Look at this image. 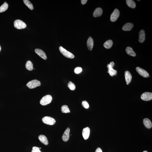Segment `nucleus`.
Masks as SVG:
<instances>
[{"label": "nucleus", "instance_id": "39448f33", "mask_svg": "<svg viewBox=\"0 0 152 152\" xmlns=\"http://www.w3.org/2000/svg\"><path fill=\"white\" fill-rule=\"evenodd\" d=\"M114 65V63L113 62H110V64H108L107 65V67L108 68V73L111 76H113L114 75L116 76L117 74V71L116 70L113 69V67Z\"/></svg>", "mask_w": 152, "mask_h": 152}, {"label": "nucleus", "instance_id": "dca6fc26", "mask_svg": "<svg viewBox=\"0 0 152 152\" xmlns=\"http://www.w3.org/2000/svg\"><path fill=\"white\" fill-rule=\"evenodd\" d=\"M87 46L89 50L91 51L92 50L93 46V41L91 37H89L87 40Z\"/></svg>", "mask_w": 152, "mask_h": 152}, {"label": "nucleus", "instance_id": "9b49d317", "mask_svg": "<svg viewBox=\"0 0 152 152\" xmlns=\"http://www.w3.org/2000/svg\"><path fill=\"white\" fill-rule=\"evenodd\" d=\"M70 129L68 128L66 129L62 136V139L64 142H67L69 140L70 137Z\"/></svg>", "mask_w": 152, "mask_h": 152}, {"label": "nucleus", "instance_id": "4be33fe9", "mask_svg": "<svg viewBox=\"0 0 152 152\" xmlns=\"http://www.w3.org/2000/svg\"><path fill=\"white\" fill-rule=\"evenodd\" d=\"M113 44V43L112 40H109L104 43V46L105 48L108 49L112 47Z\"/></svg>", "mask_w": 152, "mask_h": 152}, {"label": "nucleus", "instance_id": "9d476101", "mask_svg": "<svg viewBox=\"0 0 152 152\" xmlns=\"http://www.w3.org/2000/svg\"><path fill=\"white\" fill-rule=\"evenodd\" d=\"M90 129L88 127L85 128L83 129L82 135L84 139L87 140L88 139L90 134Z\"/></svg>", "mask_w": 152, "mask_h": 152}, {"label": "nucleus", "instance_id": "c85d7f7f", "mask_svg": "<svg viewBox=\"0 0 152 152\" xmlns=\"http://www.w3.org/2000/svg\"><path fill=\"white\" fill-rule=\"evenodd\" d=\"M83 106L86 109L88 108L89 107V105L86 101H83L82 103Z\"/></svg>", "mask_w": 152, "mask_h": 152}, {"label": "nucleus", "instance_id": "6ab92c4d", "mask_svg": "<svg viewBox=\"0 0 152 152\" xmlns=\"http://www.w3.org/2000/svg\"><path fill=\"white\" fill-rule=\"evenodd\" d=\"M39 140L42 143L45 145H47L48 142L47 138L44 135H41L39 136L38 137Z\"/></svg>", "mask_w": 152, "mask_h": 152}, {"label": "nucleus", "instance_id": "7c9ffc66", "mask_svg": "<svg viewBox=\"0 0 152 152\" xmlns=\"http://www.w3.org/2000/svg\"><path fill=\"white\" fill-rule=\"evenodd\" d=\"M95 152H103L102 150L99 148H97L95 151Z\"/></svg>", "mask_w": 152, "mask_h": 152}, {"label": "nucleus", "instance_id": "f3484780", "mask_svg": "<svg viewBox=\"0 0 152 152\" xmlns=\"http://www.w3.org/2000/svg\"><path fill=\"white\" fill-rule=\"evenodd\" d=\"M143 123L144 126L148 129H150L152 127V123L149 119H144L143 120Z\"/></svg>", "mask_w": 152, "mask_h": 152}, {"label": "nucleus", "instance_id": "f8f14e48", "mask_svg": "<svg viewBox=\"0 0 152 152\" xmlns=\"http://www.w3.org/2000/svg\"><path fill=\"white\" fill-rule=\"evenodd\" d=\"M35 52L37 54L43 59L44 60H46L47 59L46 54L43 51L40 49H36L35 50Z\"/></svg>", "mask_w": 152, "mask_h": 152}, {"label": "nucleus", "instance_id": "1a4fd4ad", "mask_svg": "<svg viewBox=\"0 0 152 152\" xmlns=\"http://www.w3.org/2000/svg\"><path fill=\"white\" fill-rule=\"evenodd\" d=\"M136 71L139 75L144 77L147 78L149 77V73L143 69L139 67H136Z\"/></svg>", "mask_w": 152, "mask_h": 152}, {"label": "nucleus", "instance_id": "5701e85b", "mask_svg": "<svg viewBox=\"0 0 152 152\" xmlns=\"http://www.w3.org/2000/svg\"><path fill=\"white\" fill-rule=\"evenodd\" d=\"M25 66L27 69L29 71H31L33 69V64L32 62L30 61H28L27 62Z\"/></svg>", "mask_w": 152, "mask_h": 152}, {"label": "nucleus", "instance_id": "20e7f679", "mask_svg": "<svg viewBox=\"0 0 152 152\" xmlns=\"http://www.w3.org/2000/svg\"><path fill=\"white\" fill-rule=\"evenodd\" d=\"M41 85V83L40 81L35 79L29 82L27 84V86L30 89H33L40 86Z\"/></svg>", "mask_w": 152, "mask_h": 152}, {"label": "nucleus", "instance_id": "423d86ee", "mask_svg": "<svg viewBox=\"0 0 152 152\" xmlns=\"http://www.w3.org/2000/svg\"><path fill=\"white\" fill-rule=\"evenodd\" d=\"M42 121L44 123L49 125H53L56 122L54 119L48 116L44 117L42 119Z\"/></svg>", "mask_w": 152, "mask_h": 152}, {"label": "nucleus", "instance_id": "a878e982", "mask_svg": "<svg viewBox=\"0 0 152 152\" xmlns=\"http://www.w3.org/2000/svg\"><path fill=\"white\" fill-rule=\"evenodd\" d=\"M61 110L62 113H70V112L69 107L66 105H64L62 106Z\"/></svg>", "mask_w": 152, "mask_h": 152}, {"label": "nucleus", "instance_id": "a211bd4d", "mask_svg": "<svg viewBox=\"0 0 152 152\" xmlns=\"http://www.w3.org/2000/svg\"><path fill=\"white\" fill-rule=\"evenodd\" d=\"M133 26L134 25L132 23H127L124 25L122 30L124 31H129L132 30Z\"/></svg>", "mask_w": 152, "mask_h": 152}, {"label": "nucleus", "instance_id": "2eb2a0df", "mask_svg": "<svg viewBox=\"0 0 152 152\" xmlns=\"http://www.w3.org/2000/svg\"><path fill=\"white\" fill-rule=\"evenodd\" d=\"M103 13L102 9L100 7L97 8L95 10L93 13V17H96L102 15Z\"/></svg>", "mask_w": 152, "mask_h": 152}, {"label": "nucleus", "instance_id": "aec40b11", "mask_svg": "<svg viewBox=\"0 0 152 152\" xmlns=\"http://www.w3.org/2000/svg\"><path fill=\"white\" fill-rule=\"evenodd\" d=\"M126 51L127 53L130 56L135 57L136 56L135 52L134 51L132 48L130 47H128L126 48Z\"/></svg>", "mask_w": 152, "mask_h": 152}, {"label": "nucleus", "instance_id": "7ed1b4c3", "mask_svg": "<svg viewBox=\"0 0 152 152\" xmlns=\"http://www.w3.org/2000/svg\"><path fill=\"white\" fill-rule=\"evenodd\" d=\"M14 26L15 28L18 30L24 29L27 27L26 23L19 19H17L15 21Z\"/></svg>", "mask_w": 152, "mask_h": 152}, {"label": "nucleus", "instance_id": "b1692460", "mask_svg": "<svg viewBox=\"0 0 152 152\" xmlns=\"http://www.w3.org/2000/svg\"><path fill=\"white\" fill-rule=\"evenodd\" d=\"M8 5L5 2L0 7V13L4 12L8 8Z\"/></svg>", "mask_w": 152, "mask_h": 152}, {"label": "nucleus", "instance_id": "ddd939ff", "mask_svg": "<svg viewBox=\"0 0 152 152\" xmlns=\"http://www.w3.org/2000/svg\"><path fill=\"white\" fill-rule=\"evenodd\" d=\"M124 75L126 84L128 85L131 82L132 78V76L130 72L128 71L125 72Z\"/></svg>", "mask_w": 152, "mask_h": 152}, {"label": "nucleus", "instance_id": "0eeeda50", "mask_svg": "<svg viewBox=\"0 0 152 152\" xmlns=\"http://www.w3.org/2000/svg\"><path fill=\"white\" fill-rule=\"evenodd\" d=\"M120 15V12L118 10L116 9H115L110 15V21L112 22L116 21L119 16Z\"/></svg>", "mask_w": 152, "mask_h": 152}, {"label": "nucleus", "instance_id": "6e6552de", "mask_svg": "<svg viewBox=\"0 0 152 152\" xmlns=\"http://www.w3.org/2000/svg\"><path fill=\"white\" fill-rule=\"evenodd\" d=\"M142 100L144 101H149L152 99V93L150 92H145L143 93L141 96Z\"/></svg>", "mask_w": 152, "mask_h": 152}, {"label": "nucleus", "instance_id": "4468645a", "mask_svg": "<svg viewBox=\"0 0 152 152\" xmlns=\"http://www.w3.org/2000/svg\"><path fill=\"white\" fill-rule=\"evenodd\" d=\"M145 39V31L142 30H140L139 33V42L140 43H143Z\"/></svg>", "mask_w": 152, "mask_h": 152}, {"label": "nucleus", "instance_id": "473e14b6", "mask_svg": "<svg viewBox=\"0 0 152 152\" xmlns=\"http://www.w3.org/2000/svg\"><path fill=\"white\" fill-rule=\"evenodd\" d=\"M1 50V47L0 46V51Z\"/></svg>", "mask_w": 152, "mask_h": 152}, {"label": "nucleus", "instance_id": "72a5a7b5", "mask_svg": "<svg viewBox=\"0 0 152 152\" xmlns=\"http://www.w3.org/2000/svg\"><path fill=\"white\" fill-rule=\"evenodd\" d=\"M143 152H148L147 151H143Z\"/></svg>", "mask_w": 152, "mask_h": 152}, {"label": "nucleus", "instance_id": "2f4dec72", "mask_svg": "<svg viewBox=\"0 0 152 152\" xmlns=\"http://www.w3.org/2000/svg\"><path fill=\"white\" fill-rule=\"evenodd\" d=\"M87 0H81V3L83 5L85 4L87 2Z\"/></svg>", "mask_w": 152, "mask_h": 152}, {"label": "nucleus", "instance_id": "393cba45", "mask_svg": "<svg viewBox=\"0 0 152 152\" xmlns=\"http://www.w3.org/2000/svg\"><path fill=\"white\" fill-rule=\"evenodd\" d=\"M25 5L28 7L31 10H33L34 9V7L32 4L28 0H24L23 1Z\"/></svg>", "mask_w": 152, "mask_h": 152}, {"label": "nucleus", "instance_id": "412c9836", "mask_svg": "<svg viewBox=\"0 0 152 152\" xmlns=\"http://www.w3.org/2000/svg\"><path fill=\"white\" fill-rule=\"evenodd\" d=\"M127 5L128 6L132 9L135 8L136 7V3L132 0H127L126 1Z\"/></svg>", "mask_w": 152, "mask_h": 152}, {"label": "nucleus", "instance_id": "cd10ccee", "mask_svg": "<svg viewBox=\"0 0 152 152\" xmlns=\"http://www.w3.org/2000/svg\"><path fill=\"white\" fill-rule=\"evenodd\" d=\"M82 71V68L79 67H78L76 68L75 69V73L76 74H79Z\"/></svg>", "mask_w": 152, "mask_h": 152}, {"label": "nucleus", "instance_id": "bb28decb", "mask_svg": "<svg viewBox=\"0 0 152 152\" xmlns=\"http://www.w3.org/2000/svg\"><path fill=\"white\" fill-rule=\"evenodd\" d=\"M68 87L72 91L75 90L76 89V86L75 84L71 81H69L68 84Z\"/></svg>", "mask_w": 152, "mask_h": 152}, {"label": "nucleus", "instance_id": "c756f323", "mask_svg": "<svg viewBox=\"0 0 152 152\" xmlns=\"http://www.w3.org/2000/svg\"><path fill=\"white\" fill-rule=\"evenodd\" d=\"M39 147H34L32 148V152H42Z\"/></svg>", "mask_w": 152, "mask_h": 152}, {"label": "nucleus", "instance_id": "f257e3e1", "mask_svg": "<svg viewBox=\"0 0 152 152\" xmlns=\"http://www.w3.org/2000/svg\"><path fill=\"white\" fill-rule=\"evenodd\" d=\"M52 98L51 95H46L43 97L40 101V104L43 106L49 104L51 102Z\"/></svg>", "mask_w": 152, "mask_h": 152}, {"label": "nucleus", "instance_id": "f03ea898", "mask_svg": "<svg viewBox=\"0 0 152 152\" xmlns=\"http://www.w3.org/2000/svg\"><path fill=\"white\" fill-rule=\"evenodd\" d=\"M59 48L60 52L66 57L70 58V59H73L75 58V56L73 54L68 51L65 48H63V47L60 46Z\"/></svg>", "mask_w": 152, "mask_h": 152}]
</instances>
